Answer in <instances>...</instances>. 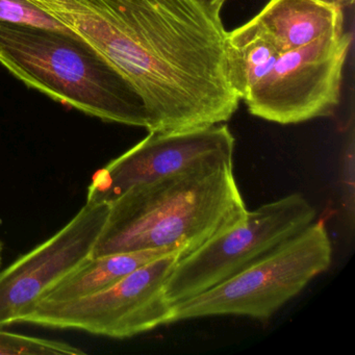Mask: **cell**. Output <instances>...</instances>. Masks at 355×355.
Returning a JSON list of instances; mask_svg holds the SVG:
<instances>
[{
    "instance_id": "1",
    "label": "cell",
    "mask_w": 355,
    "mask_h": 355,
    "mask_svg": "<svg viewBox=\"0 0 355 355\" xmlns=\"http://www.w3.org/2000/svg\"><path fill=\"white\" fill-rule=\"evenodd\" d=\"M60 21L143 99L148 132L227 122L240 98L226 72L220 14L197 0H64Z\"/></svg>"
},
{
    "instance_id": "2",
    "label": "cell",
    "mask_w": 355,
    "mask_h": 355,
    "mask_svg": "<svg viewBox=\"0 0 355 355\" xmlns=\"http://www.w3.org/2000/svg\"><path fill=\"white\" fill-rule=\"evenodd\" d=\"M232 159H214L126 191L107 205L91 257L155 249L186 257L242 223L248 209Z\"/></svg>"
},
{
    "instance_id": "3",
    "label": "cell",
    "mask_w": 355,
    "mask_h": 355,
    "mask_svg": "<svg viewBox=\"0 0 355 355\" xmlns=\"http://www.w3.org/2000/svg\"><path fill=\"white\" fill-rule=\"evenodd\" d=\"M0 64L26 86L87 115L148 130L136 89L69 31L0 22Z\"/></svg>"
},
{
    "instance_id": "4",
    "label": "cell",
    "mask_w": 355,
    "mask_h": 355,
    "mask_svg": "<svg viewBox=\"0 0 355 355\" xmlns=\"http://www.w3.org/2000/svg\"><path fill=\"white\" fill-rule=\"evenodd\" d=\"M331 261V241L325 223L313 221L238 275L174 305L171 323L216 315L266 321L325 272Z\"/></svg>"
},
{
    "instance_id": "5",
    "label": "cell",
    "mask_w": 355,
    "mask_h": 355,
    "mask_svg": "<svg viewBox=\"0 0 355 355\" xmlns=\"http://www.w3.org/2000/svg\"><path fill=\"white\" fill-rule=\"evenodd\" d=\"M315 207L299 193L248 211L242 223L180 257L165 286L172 305L238 275L315 221Z\"/></svg>"
},
{
    "instance_id": "6",
    "label": "cell",
    "mask_w": 355,
    "mask_h": 355,
    "mask_svg": "<svg viewBox=\"0 0 355 355\" xmlns=\"http://www.w3.org/2000/svg\"><path fill=\"white\" fill-rule=\"evenodd\" d=\"M180 253L142 266L101 292L64 302H42L21 323L78 329L96 336L130 338L171 323L173 305L165 286Z\"/></svg>"
},
{
    "instance_id": "7",
    "label": "cell",
    "mask_w": 355,
    "mask_h": 355,
    "mask_svg": "<svg viewBox=\"0 0 355 355\" xmlns=\"http://www.w3.org/2000/svg\"><path fill=\"white\" fill-rule=\"evenodd\" d=\"M351 43L344 32L282 53L244 99L251 115L282 125L334 115Z\"/></svg>"
},
{
    "instance_id": "8",
    "label": "cell",
    "mask_w": 355,
    "mask_h": 355,
    "mask_svg": "<svg viewBox=\"0 0 355 355\" xmlns=\"http://www.w3.org/2000/svg\"><path fill=\"white\" fill-rule=\"evenodd\" d=\"M109 205L86 201L49 240L0 271V328L21 323L44 297L91 257Z\"/></svg>"
},
{
    "instance_id": "9",
    "label": "cell",
    "mask_w": 355,
    "mask_h": 355,
    "mask_svg": "<svg viewBox=\"0 0 355 355\" xmlns=\"http://www.w3.org/2000/svg\"><path fill=\"white\" fill-rule=\"evenodd\" d=\"M234 137L227 125L180 132H149L138 144L97 170L87 201L110 205L139 184L219 159H234Z\"/></svg>"
},
{
    "instance_id": "10",
    "label": "cell",
    "mask_w": 355,
    "mask_h": 355,
    "mask_svg": "<svg viewBox=\"0 0 355 355\" xmlns=\"http://www.w3.org/2000/svg\"><path fill=\"white\" fill-rule=\"evenodd\" d=\"M255 19L280 53L344 33V10L321 0H270Z\"/></svg>"
},
{
    "instance_id": "11",
    "label": "cell",
    "mask_w": 355,
    "mask_h": 355,
    "mask_svg": "<svg viewBox=\"0 0 355 355\" xmlns=\"http://www.w3.org/2000/svg\"><path fill=\"white\" fill-rule=\"evenodd\" d=\"M282 55L254 17L226 33L224 58L228 82L240 101L271 71Z\"/></svg>"
},
{
    "instance_id": "12",
    "label": "cell",
    "mask_w": 355,
    "mask_h": 355,
    "mask_svg": "<svg viewBox=\"0 0 355 355\" xmlns=\"http://www.w3.org/2000/svg\"><path fill=\"white\" fill-rule=\"evenodd\" d=\"M176 252L178 251L155 249L89 257L73 271L65 276L42 301L64 302L101 292L113 286L138 268L165 255Z\"/></svg>"
},
{
    "instance_id": "13",
    "label": "cell",
    "mask_w": 355,
    "mask_h": 355,
    "mask_svg": "<svg viewBox=\"0 0 355 355\" xmlns=\"http://www.w3.org/2000/svg\"><path fill=\"white\" fill-rule=\"evenodd\" d=\"M0 22L68 31L57 20L26 0H0Z\"/></svg>"
},
{
    "instance_id": "14",
    "label": "cell",
    "mask_w": 355,
    "mask_h": 355,
    "mask_svg": "<svg viewBox=\"0 0 355 355\" xmlns=\"http://www.w3.org/2000/svg\"><path fill=\"white\" fill-rule=\"evenodd\" d=\"M199 3H202L207 9L216 14L221 13L222 7L225 3L226 0H197Z\"/></svg>"
},
{
    "instance_id": "15",
    "label": "cell",
    "mask_w": 355,
    "mask_h": 355,
    "mask_svg": "<svg viewBox=\"0 0 355 355\" xmlns=\"http://www.w3.org/2000/svg\"><path fill=\"white\" fill-rule=\"evenodd\" d=\"M321 1L342 8L343 10L351 7L354 3V0H321Z\"/></svg>"
},
{
    "instance_id": "16",
    "label": "cell",
    "mask_w": 355,
    "mask_h": 355,
    "mask_svg": "<svg viewBox=\"0 0 355 355\" xmlns=\"http://www.w3.org/2000/svg\"><path fill=\"white\" fill-rule=\"evenodd\" d=\"M1 252H3V245L0 243V263H1Z\"/></svg>"
}]
</instances>
